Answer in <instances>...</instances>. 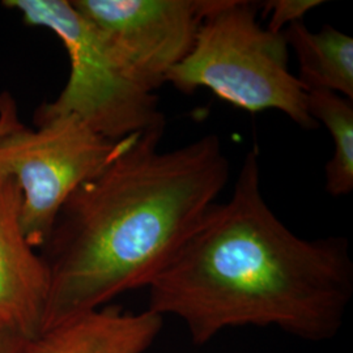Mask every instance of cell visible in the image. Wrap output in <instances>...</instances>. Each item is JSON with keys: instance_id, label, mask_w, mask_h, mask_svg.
Instances as JSON below:
<instances>
[{"instance_id": "cell-1", "label": "cell", "mask_w": 353, "mask_h": 353, "mask_svg": "<svg viewBox=\"0 0 353 353\" xmlns=\"http://www.w3.org/2000/svg\"><path fill=\"white\" fill-rule=\"evenodd\" d=\"M147 288L148 309L179 318L199 345L241 326L318 343L341 330L353 265L347 241L305 240L280 221L262 194L254 148L232 196L208 210Z\"/></svg>"}, {"instance_id": "cell-2", "label": "cell", "mask_w": 353, "mask_h": 353, "mask_svg": "<svg viewBox=\"0 0 353 353\" xmlns=\"http://www.w3.org/2000/svg\"><path fill=\"white\" fill-rule=\"evenodd\" d=\"M164 130L138 135L64 203L43 246V330L147 288L227 186L229 160L217 135L161 151Z\"/></svg>"}, {"instance_id": "cell-3", "label": "cell", "mask_w": 353, "mask_h": 353, "mask_svg": "<svg viewBox=\"0 0 353 353\" xmlns=\"http://www.w3.org/2000/svg\"><path fill=\"white\" fill-rule=\"evenodd\" d=\"M259 6L219 0L203 20L189 55L166 83L182 93L207 88L242 110H278L306 131L318 123L307 109V93L290 72V46L283 33L262 28Z\"/></svg>"}, {"instance_id": "cell-4", "label": "cell", "mask_w": 353, "mask_h": 353, "mask_svg": "<svg viewBox=\"0 0 353 353\" xmlns=\"http://www.w3.org/2000/svg\"><path fill=\"white\" fill-rule=\"evenodd\" d=\"M3 6L20 13L28 26L49 29L68 54V80L54 101L38 108L34 123L71 115L113 141L165 128L156 92L71 1L4 0Z\"/></svg>"}, {"instance_id": "cell-5", "label": "cell", "mask_w": 353, "mask_h": 353, "mask_svg": "<svg viewBox=\"0 0 353 353\" xmlns=\"http://www.w3.org/2000/svg\"><path fill=\"white\" fill-rule=\"evenodd\" d=\"M36 126L23 125L0 137V176H12L20 186L23 228L29 243L38 249L50 239L74 191L97 176L138 135L113 141L71 115Z\"/></svg>"}, {"instance_id": "cell-6", "label": "cell", "mask_w": 353, "mask_h": 353, "mask_svg": "<svg viewBox=\"0 0 353 353\" xmlns=\"http://www.w3.org/2000/svg\"><path fill=\"white\" fill-rule=\"evenodd\" d=\"M122 52L143 84L156 92L192 49L219 0H72Z\"/></svg>"}, {"instance_id": "cell-7", "label": "cell", "mask_w": 353, "mask_h": 353, "mask_svg": "<svg viewBox=\"0 0 353 353\" xmlns=\"http://www.w3.org/2000/svg\"><path fill=\"white\" fill-rule=\"evenodd\" d=\"M21 208L20 186L0 176V321L32 341L45 327L50 270L26 239Z\"/></svg>"}, {"instance_id": "cell-8", "label": "cell", "mask_w": 353, "mask_h": 353, "mask_svg": "<svg viewBox=\"0 0 353 353\" xmlns=\"http://www.w3.org/2000/svg\"><path fill=\"white\" fill-rule=\"evenodd\" d=\"M164 316L99 307L45 328L29 353H144L160 335Z\"/></svg>"}, {"instance_id": "cell-9", "label": "cell", "mask_w": 353, "mask_h": 353, "mask_svg": "<svg viewBox=\"0 0 353 353\" xmlns=\"http://www.w3.org/2000/svg\"><path fill=\"white\" fill-rule=\"evenodd\" d=\"M300 65L305 89H326L353 101V38L334 26L312 32L296 23L283 32Z\"/></svg>"}, {"instance_id": "cell-10", "label": "cell", "mask_w": 353, "mask_h": 353, "mask_svg": "<svg viewBox=\"0 0 353 353\" xmlns=\"http://www.w3.org/2000/svg\"><path fill=\"white\" fill-rule=\"evenodd\" d=\"M307 109L316 123L327 128L334 153L325 168L326 191L334 198L353 190V101L326 89H306Z\"/></svg>"}, {"instance_id": "cell-11", "label": "cell", "mask_w": 353, "mask_h": 353, "mask_svg": "<svg viewBox=\"0 0 353 353\" xmlns=\"http://www.w3.org/2000/svg\"><path fill=\"white\" fill-rule=\"evenodd\" d=\"M325 4L322 0H271L261 7L265 16H270L267 29L274 33H283L288 26L303 23V19L316 7Z\"/></svg>"}, {"instance_id": "cell-12", "label": "cell", "mask_w": 353, "mask_h": 353, "mask_svg": "<svg viewBox=\"0 0 353 353\" xmlns=\"http://www.w3.org/2000/svg\"><path fill=\"white\" fill-rule=\"evenodd\" d=\"M24 123L19 118L16 102L8 92L0 94V137L13 131Z\"/></svg>"}, {"instance_id": "cell-13", "label": "cell", "mask_w": 353, "mask_h": 353, "mask_svg": "<svg viewBox=\"0 0 353 353\" xmlns=\"http://www.w3.org/2000/svg\"><path fill=\"white\" fill-rule=\"evenodd\" d=\"M0 353H29V341L0 321Z\"/></svg>"}]
</instances>
